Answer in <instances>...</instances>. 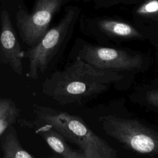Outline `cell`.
<instances>
[{"label": "cell", "instance_id": "obj_1", "mask_svg": "<svg viewBox=\"0 0 158 158\" xmlns=\"http://www.w3.org/2000/svg\"><path fill=\"white\" fill-rule=\"evenodd\" d=\"M123 78L119 72L102 70L78 57H69L62 70L46 77L42 93L60 106H83Z\"/></svg>", "mask_w": 158, "mask_h": 158}, {"label": "cell", "instance_id": "obj_2", "mask_svg": "<svg viewBox=\"0 0 158 158\" xmlns=\"http://www.w3.org/2000/svg\"><path fill=\"white\" fill-rule=\"evenodd\" d=\"M35 119L52 126L67 140L76 145L85 158H116L117 151L96 135L81 117L55 108L33 106Z\"/></svg>", "mask_w": 158, "mask_h": 158}, {"label": "cell", "instance_id": "obj_3", "mask_svg": "<svg viewBox=\"0 0 158 158\" xmlns=\"http://www.w3.org/2000/svg\"><path fill=\"white\" fill-rule=\"evenodd\" d=\"M102 70L112 72H144L151 65L150 56L139 51L118 46L94 44L78 38L69 54Z\"/></svg>", "mask_w": 158, "mask_h": 158}, {"label": "cell", "instance_id": "obj_4", "mask_svg": "<svg viewBox=\"0 0 158 158\" xmlns=\"http://www.w3.org/2000/svg\"><path fill=\"white\" fill-rule=\"evenodd\" d=\"M79 13L77 8L69 7L60 20L25 52L24 57L29 62L28 78L37 80L60 59L72 36Z\"/></svg>", "mask_w": 158, "mask_h": 158}, {"label": "cell", "instance_id": "obj_5", "mask_svg": "<svg viewBox=\"0 0 158 158\" xmlns=\"http://www.w3.org/2000/svg\"><path fill=\"white\" fill-rule=\"evenodd\" d=\"M99 121L106 134L126 149L149 157L158 154V133L141 120L106 115L100 116Z\"/></svg>", "mask_w": 158, "mask_h": 158}, {"label": "cell", "instance_id": "obj_6", "mask_svg": "<svg viewBox=\"0 0 158 158\" xmlns=\"http://www.w3.org/2000/svg\"><path fill=\"white\" fill-rule=\"evenodd\" d=\"M81 30L98 44L118 46L130 41H144L148 36L134 25L119 19L99 17L83 19Z\"/></svg>", "mask_w": 158, "mask_h": 158}, {"label": "cell", "instance_id": "obj_7", "mask_svg": "<svg viewBox=\"0 0 158 158\" xmlns=\"http://www.w3.org/2000/svg\"><path fill=\"white\" fill-rule=\"evenodd\" d=\"M63 0H37L30 13L19 9L16 14V23L23 42L31 47L38 43L49 29L55 14Z\"/></svg>", "mask_w": 158, "mask_h": 158}, {"label": "cell", "instance_id": "obj_8", "mask_svg": "<svg viewBox=\"0 0 158 158\" xmlns=\"http://www.w3.org/2000/svg\"><path fill=\"white\" fill-rule=\"evenodd\" d=\"M0 25V59L15 73L22 75L25 52L20 46L6 9L1 13Z\"/></svg>", "mask_w": 158, "mask_h": 158}, {"label": "cell", "instance_id": "obj_9", "mask_svg": "<svg viewBox=\"0 0 158 158\" xmlns=\"http://www.w3.org/2000/svg\"><path fill=\"white\" fill-rule=\"evenodd\" d=\"M23 124L33 128L36 134L40 136L59 157L63 158H85L80 151L70 147L64 137L52 126L45 123H38L33 120L23 121Z\"/></svg>", "mask_w": 158, "mask_h": 158}, {"label": "cell", "instance_id": "obj_10", "mask_svg": "<svg viewBox=\"0 0 158 158\" xmlns=\"http://www.w3.org/2000/svg\"><path fill=\"white\" fill-rule=\"evenodd\" d=\"M1 147L4 158H33L34 156L27 151L21 145L17 133L12 125L3 133Z\"/></svg>", "mask_w": 158, "mask_h": 158}, {"label": "cell", "instance_id": "obj_11", "mask_svg": "<svg viewBox=\"0 0 158 158\" xmlns=\"http://www.w3.org/2000/svg\"><path fill=\"white\" fill-rule=\"evenodd\" d=\"M135 102L143 106L149 110L158 112V88L149 86L139 88L130 96Z\"/></svg>", "mask_w": 158, "mask_h": 158}, {"label": "cell", "instance_id": "obj_12", "mask_svg": "<svg viewBox=\"0 0 158 158\" xmlns=\"http://www.w3.org/2000/svg\"><path fill=\"white\" fill-rule=\"evenodd\" d=\"M20 110L10 99H0V135L19 117Z\"/></svg>", "mask_w": 158, "mask_h": 158}, {"label": "cell", "instance_id": "obj_13", "mask_svg": "<svg viewBox=\"0 0 158 158\" xmlns=\"http://www.w3.org/2000/svg\"><path fill=\"white\" fill-rule=\"evenodd\" d=\"M135 15L138 19L158 21V0H144L136 10Z\"/></svg>", "mask_w": 158, "mask_h": 158}]
</instances>
